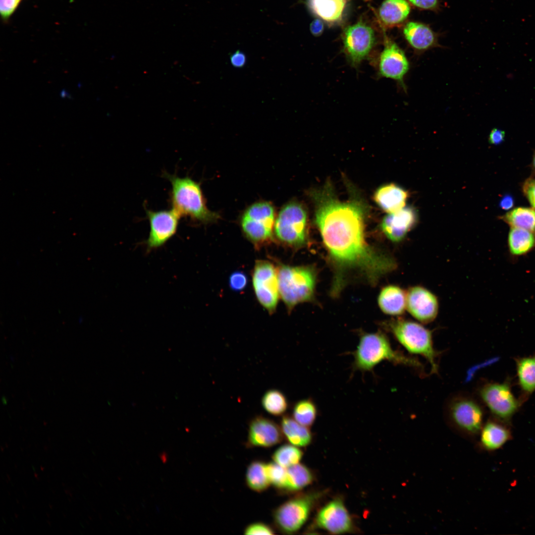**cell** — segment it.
I'll use <instances>...</instances> for the list:
<instances>
[{
    "mask_svg": "<svg viewBox=\"0 0 535 535\" xmlns=\"http://www.w3.org/2000/svg\"><path fill=\"white\" fill-rule=\"evenodd\" d=\"M355 194L347 201H341L329 182L313 191L315 222L337 266L357 269L374 283L395 268L396 264L391 257L376 251L368 244L365 235L368 207Z\"/></svg>",
    "mask_w": 535,
    "mask_h": 535,
    "instance_id": "obj_1",
    "label": "cell"
},
{
    "mask_svg": "<svg viewBox=\"0 0 535 535\" xmlns=\"http://www.w3.org/2000/svg\"><path fill=\"white\" fill-rule=\"evenodd\" d=\"M162 176L171 183L170 205L181 217L204 224L214 222L219 218L217 213L207 208L198 182L188 176L181 177L166 171Z\"/></svg>",
    "mask_w": 535,
    "mask_h": 535,
    "instance_id": "obj_2",
    "label": "cell"
},
{
    "mask_svg": "<svg viewBox=\"0 0 535 535\" xmlns=\"http://www.w3.org/2000/svg\"><path fill=\"white\" fill-rule=\"evenodd\" d=\"M353 355L354 369L363 372L372 371L384 361L411 367L422 366L418 360L394 350L387 338L379 332L362 335Z\"/></svg>",
    "mask_w": 535,
    "mask_h": 535,
    "instance_id": "obj_3",
    "label": "cell"
},
{
    "mask_svg": "<svg viewBox=\"0 0 535 535\" xmlns=\"http://www.w3.org/2000/svg\"><path fill=\"white\" fill-rule=\"evenodd\" d=\"M277 270L279 294L289 310L313 298L316 280L313 268L281 265Z\"/></svg>",
    "mask_w": 535,
    "mask_h": 535,
    "instance_id": "obj_4",
    "label": "cell"
},
{
    "mask_svg": "<svg viewBox=\"0 0 535 535\" xmlns=\"http://www.w3.org/2000/svg\"><path fill=\"white\" fill-rule=\"evenodd\" d=\"M389 326L396 339L408 352L425 357L431 365V372H437V353L433 347L429 330L418 322L402 319L394 321Z\"/></svg>",
    "mask_w": 535,
    "mask_h": 535,
    "instance_id": "obj_5",
    "label": "cell"
},
{
    "mask_svg": "<svg viewBox=\"0 0 535 535\" xmlns=\"http://www.w3.org/2000/svg\"><path fill=\"white\" fill-rule=\"evenodd\" d=\"M308 214L299 202L284 206L275 220L273 233L283 244L292 247L304 246L308 239Z\"/></svg>",
    "mask_w": 535,
    "mask_h": 535,
    "instance_id": "obj_6",
    "label": "cell"
},
{
    "mask_svg": "<svg viewBox=\"0 0 535 535\" xmlns=\"http://www.w3.org/2000/svg\"><path fill=\"white\" fill-rule=\"evenodd\" d=\"M275 216V210L270 203H255L247 208L241 216L242 231L255 245L268 242L272 238Z\"/></svg>",
    "mask_w": 535,
    "mask_h": 535,
    "instance_id": "obj_7",
    "label": "cell"
},
{
    "mask_svg": "<svg viewBox=\"0 0 535 535\" xmlns=\"http://www.w3.org/2000/svg\"><path fill=\"white\" fill-rule=\"evenodd\" d=\"M318 493L297 495L281 504L273 512L274 523L281 532L290 534L298 531L307 521Z\"/></svg>",
    "mask_w": 535,
    "mask_h": 535,
    "instance_id": "obj_8",
    "label": "cell"
},
{
    "mask_svg": "<svg viewBox=\"0 0 535 535\" xmlns=\"http://www.w3.org/2000/svg\"><path fill=\"white\" fill-rule=\"evenodd\" d=\"M252 282L258 301L269 313H272L276 309L279 294L278 270L269 262L258 261L255 265Z\"/></svg>",
    "mask_w": 535,
    "mask_h": 535,
    "instance_id": "obj_9",
    "label": "cell"
},
{
    "mask_svg": "<svg viewBox=\"0 0 535 535\" xmlns=\"http://www.w3.org/2000/svg\"><path fill=\"white\" fill-rule=\"evenodd\" d=\"M150 232L146 241L147 250L151 251L164 245L176 233L181 216L174 210L153 211L146 209Z\"/></svg>",
    "mask_w": 535,
    "mask_h": 535,
    "instance_id": "obj_10",
    "label": "cell"
},
{
    "mask_svg": "<svg viewBox=\"0 0 535 535\" xmlns=\"http://www.w3.org/2000/svg\"><path fill=\"white\" fill-rule=\"evenodd\" d=\"M375 41L372 28L358 22L346 28L343 37L344 48L352 65L357 66L371 52Z\"/></svg>",
    "mask_w": 535,
    "mask_h": 535,
    "instance_id": "obj_11",
    "label": "cell"
},
{
    "mask_svg": "<svg viewBox=\"0 0 535 535\" xmlns=\"http://www.w3.org/2000/svg\"><path fill=\"white\" fill-rule=\"evenodd\" d=\"M410 68V63L404 51L394 42H386L379 59V75L395 81L406 91L404 80Z\"/></svg>",
    "mask_w": 535,
    "mask_h": 535,
    "instance_id": "obj_12",
    "label": "cell"
},
{
    "mask_svg": "<svg viewBox=\"0 0 535 535\" xmlns=\"http://www.w3.org/2000/svg\"><path fill=\"white\" fill-rule=\"evenodd\" d=\"M439 304L436 296L421 286H414L406 292V310L417 320L428 323L435 320Z\"/></svg>",
    "mask_w": 535,
    "mask_h": 535,
    "instance_id": "obj_13",
    "label": "cell"
},
{
    "mask_svg": "<svg viewBox=\"0 0 535 535\" xmlns=\"http://www.w3.org/2000/svg\"><path fill=\"white\" fill-rule=\"evenodd\" d=\"M481 395L491 411L501 418H509L518 408V402L506 384H487L481 390Z\"/></svg>",
    "mask_w": 535,
    "mask_h": 535,
    "instance_id": "obj_14",
    "label": "cell"
},
{
    "mask_svg": "<svg viewBox=\"0 0 535 535\" xmlns=\"http://www.w3.org/2000/svg\"><path fill=\"white\" fill-rule=\"evenodd\" d=\"M316 521L318 527L335 534L348 532L352 528L351 517L340 499L324 506L318 512Z\"/></svg>",
    "mask_w": 535,
    "mask_h": 535,
    "instance_id": "obj_15",
    "label": "cell"
},
{
    "mask_svg": "<svg viewBox=\"0 0 535 535\" xmlns=\"http://www.w3.org/2000/svg\"><path fill=\"white\" fill-rule=\"evenodd\" d=\"M283 436L281 428L274 422L258 416L250 422L247 445L250 447H269L282 441Z\"/></svg>",
    "mask_w": 535,
    "mask_h": 535,
    "instance_id": "obj_16",
    "label": "cell"
},
{
    "mask_svg": "<svg viewBox=\"0 0 535 535\" xmlns=\"http://www.w3.org/2000/svg\"><path fill=\"white\" fill-rule=\"evenodd\" d=\"M417 214L410 207H404L395 213L388 214L383 218L381 228L386 236L392 242L402 240L415 225Z\"/></svg>",
    "mask_w": 535,
    "mask_h": 535,
    "instance_id": "obj_17",
    "label": "cell"
},
{
    "mask_svg": "<svg viewBox=\"0 0 535 535\" xmlns=\"http://www.w3.org/2000/svg\"><path fill=\"white\" fill-rule=\"evenodd\" d=\"M452 418L461 428L471 432L478 431L482 426V413L479 406L472 400H458L450 409Z\"/></svg>",
    "mask_w": 535,
    "mask_h": 535,
    "instance_id": "obj_18",
    "label": "cell"
},
{
    "mask_svg": "<svg viewBox=\"0 0 535 535\" xmlns=\"http://www.w3.org/2000/svg\"><path fill=\"white\" fill-rule=\"evenodd\" d=\"M408 197L407 191L393 183L379 187L374 195L377 205L388 214L395 213L404 208Z\"/></svg>",
    "mask_w": 535,
    "mask_h": 535,
    "instance_id": "obj_19",
    "label": "cell"
},
{
    "mask_svg": "<svg viewBox=\"0 0 535 535\" xmlns=\"http://www.w3.org/2000/svg\"><path fill=\"white\" fill-rule=\"evenodd\" d=\"M403 33L408 44L418 52H424L435 45L434 33L428 27L422 23H407Z\"/></svg>",
    "mask_w": 535,
    "mask_h": 535,
    "instance_id": "obj_20",
    "label": "cell"
},
{
    "mask_svg": "<svg viewBox=\"0 0 535 535\" xmlns=\"http://www.w3.org/2000/svg\"><path fill=\"white\" fill-rule=\"evenodd\" d=\"M378 303L384 313L393 316L401 315L406 310V292L396 285L386 286L381 290Z\"/></svg>",
    "mask_w": 535,
    "mask_h": 535,
    "instance_id": "obj_21",
    "label": "cell"
},
{
    "mask_svg": "<svg viewBox=\"0 0 535 535\" xmlns=\"http://www.w3.org/2000/svg\"><path fill=\"white\" fill-rule=\"evenodd\" d=\"M509 254L512 258L524 256L535 249V232L510 227L507 237Z\"/></svg>",
    "mask_w": 535,
    "mask_h": 535,
    "instance_id": "obj_22",
    "label": "cell"
},
{
    "mask_svg": "<svg viewBox=\"0 0 535 535\" xmlns=\"http://www.w3.org/2000/svg\"><path fill=\"white\" fill-rule=\"evenodd\" d=\"M410 11V6L405 0H385L379 8V15L384 24L393 25L403 22Z\"/></svg>",
    "mask_w": 535,
    "mask_h": 535,
    "instance_id": "obj_23",
    "label": "cell"
},
{
    "mask_svg": "<svg viewBox=\"0 0 535 535\" xmlns=\"http://www.w3.org/2000/svg\"><path fill=\"white\" fill-rule=\"evenodd\" d=\"M281 428L283 434L292 445L305 446L311 441V433L307 427L300 424L289 416L282 417Z\"/></svg>",
    "mask_w": 535,
    "mask_h": 535,
    "instance_id": "obj_24",
    "label": "cell"
},
{
    "mask_svg": "<svg viewBox=\"0 0 535 535\" xmlns=\"http://www.w3.org/2000/svg\"><path fill=\"white\" fill-rule=\"evenodd\" d=\"M345 4V0H308L312 11L323 20L333 22L339 19Z\"/></svg>",
    "mask_w": 535,
    "mask_h": 535,
    "instance_id": "obj_25",
    "label": "cell"
},
{
    "mask_svg": "<svg viewBox=\"0 0 535 535\" xmlns=\"http://www.w3.org/2000/svg\"><path fill=\"white\" fill-rule=\"evenodd\" d=\"M499 218L510 227L535 232V209L533 208L517 207Z\"/></svg>",
    "mask_w": 535,
    "mask_h": 535,
    "instance_id": "obj_26",
    "label": "cell"
},
{
    "mask_svg": "<svg viewBox=\"0 0 535 535\" xmlns=\"http://www.w3.org/2000/svg\"><path fill=\"white\" fill-rule=\"evenodd\" d=\"M246 481L249 487L255 491L262 492L267 489L270 483L266 464L257 460L251 463L247 469Z\"/></svg>",
    "mask_w": 535,
    "mask_h": 535,
    "instance_id": "obj_27",
    "label": "cell"
},
{
    "mask_svg": "<svg viewBox=\"0 0 535 535\" xmlns=\"http://www.w3.org/2000/svg\"><path fill=\"white\" fill-rule=\"evenodd\" d=\"M509 436V432L506 428L496 423L489 422L482 430L481 441L485 448L493 450L502 446Z\"/></svg>",
    "mask_w": 535,
    "mask_h": 535,
    "instance_id": "obj_28",
    "label": "cell"
},
{
    "mask_svg": "<svg viewBox=\"0 0 535 535\" xmlns=\"http://www.w3.org/2000/svg\"><path fill=\"white\" fill-rule=\"evenodd\" d=\"M313 475L305 466L296 464L287 468V483L285 491H296L309 485Z\"/></svg>",
    "mask_w": 535,
    "mask_h": 535,
    "instance_id": "obj_29",
    "label": "cell"
},
{
    "mask_svg": "<svg viewBox=\"0 0 535 535\" xmlns=\"http://www.w3.org/2000/svg\"><path fill=\"white\" fill-rule=\"evenodd\" d=\"M519 382L526 392L535 390V357L522 358L517 363Z\"/></svg>",
    "mask_w": 535,
    "mask_h": 535,
    "instance_id": "obj_30",
    "label": "cell"
},
{
    "mask_svg": "<svg viewBox=\"0 0 535 535\" xmlns=\"http://www.w3.org/2000/svg\"><path fill=\"white\" fill-rule=\"evenodd\" d=\"M317 408L313 400L307 399L297 402L294 406L293 417L300 424L309 427L315 422L317 416Z\"/></svg>",
    "mask_w": 535,
    "mask_h": 535,
    "instance_id": "obj_31",
    "label": "cell"
},
{
    "mask_svg": "<svg viewBox=\"0 0 535 535\" xmlns=\"http://www.w3.org/2000/svg\"><path fill=\"white\" fill-rule=\"evenodd\" d=\"M262 403L265 410L274 416L282 415L288 407L286 397L281 392L276 389L267 391L262 398Z\"/></svg>",
    "mask_w": 535,
    "mask_h": 535,
    "instance_id": "obj_32",
    "label": "cell"
},
{
    "mask_svg": "<svg viewBox=\"0 0 535 535\" xmlns=\"http://www.w3.org/2000/svg\"><path fill=\"white\" fill-rule=\"evenodd\" d=\"M302 451L294 445L284 444L273 453L274 462L285 468L298 464L302 458Z\"/></svg>",
    "mask_w": 535,
    "mask_h": 535,
    "instance_id": "obj_33",
    "label": "cell"
},
{
    "mask_svg": "<svg viewBox=\"0 0 535 535\" xmlns=\"http://www.w3.org/2000/svg\"><path fill=\"white\" fill-rule=\"evenodd\" d=\"M268 477L270 484L279 490L285 491L287 483V468L275 462L266 464Z\"/></svg>",
    "mask_w": 535,
    "mask_h": 535,
    "instance_id": "obj_34",
    "label": "cell"
},
{
    "mask_svg": "<svg viewBox=\"0 0 535 535\" xmlns=\"http://www.w3.org/2000/svg\"><path fill=\"white\" fill-rule=\"evenodd\" d=\"M247 277L242 271H237L232 273L229 277V285L234 291H239L244 289L247 284Z\"/></svg>",
    "mask_w": 535,
    "mask_h": 535,
    "instance_id": "obj_35",
    "label": "cell"
},
{
    "mask_svg": "<svg viewBox=\"0 0 535 535\" xmlns=\"http://www.w3.org/2000/svg\"><path fill=\"white\" fill-rule=\"evenodd\" d=\"M274 531L269 526L263 523H254L248 526L244 530L245 535H273Z\"/></svg>",
    "mask_w": 535,
    "mask_h": 535,
    "instance_id": "obj_36",
    "label": "cell"
},
{
    "mask_svg": "<svg viewBox=\"0 0 535 535\" xmlns=\"http://www.w3.org/2000/svg\"><path fill=\"white\" fill-rule=\"evenodd\" d=\"M22 0H0V12L3 20H7Z\"/></svg>",
    "mask_w": 535,
    "mask_h": 535,
    "instance_id": "obj_37",
    "label": "cell"
},
{
    "mask_svg": "<svg viewBox=\"0 0 535 535\" xmlns=\"http://www.w3.org/2000/svg\"><path fill=\"white\" fill-rule=\"evenodd\" d=\"M522 190L532 208L535 209V178H527L523 183Z\"/></svg>",
    "mask_w": 535,
    "mask_h": 535,
    "instance_id": "obj_38",
    "label": "cell"
},
{
    "mask_svg": "<svg viewBox=\"0 0 535 535\" xmlns=\"http://www.w3.org/2000/svg\"><path fill=\"white\" fill-rule=\"evenodd\" d=\"M505 133L500 129L494 128L490 132L488 136V142L494 145H498L505 140Z\"/></svg>",
    "mask_w": 535,
    "mask_h": 535,
    "instance_id": "obj_39",
    "label": "cell"
},
{
    "mask_svg": "<svg viewBox=\"0 0 535 535\" xmlns=\"http://www.w3.org/2000/svg\"><path fill=\"white\" fill-rule=\"evenodd\" d=\"M230 61L235 67H242L246 62V55L243 52L237 50L230 55Z\"/></svg>",
    "mask_w": 535,
    "mask_h": 535,
    "instance_id": "obj_40",
    "label": "cell"
},
{
    "mask_svg": "<svg viewBox=\"0 0 535 535\" xmlns=\"http://www.w3.org/2000/svg\"><path fill=\"white\" fill-rule=\"evenodd\" d=\"M414 5L424 9H430L434 7L437 0H409Z\"/></svg>",
    "mask_w": 535,
    "mask_h": 535,
    "instance_id": "obj_41",
    "label": "cell"
},
{
    "mask_svg": "<svg viewBox=\"0 0 535 535\" xmlns=\"http://www.w3.org/2000/svg\"><path fill=\"white\" fill-rule=\"evenodd\" d=\"M514 205V198L510 194L505 195L499 202V207L503 210H510L513 207Z\"/></svg>",
    "mask_w": 535,
    "mask_h": 535,
    "instance_id": "obj_42",
    "label": "cell"
},
{
    "mask_svg": "<svg viewBox=\"0 0 535 535\" xmlns=\"http://www.w3.org/2000/svg\"><path fill=\"white\" fill-rule=\"evenodd\" d=\"M310 29L311 32L314 36H319L321 34L323 31V24L322 21L316 19L311 23Z\"/></svg>",
    "mask_w": 535,
    "mask_h": 535,
    "instance_id": "obj_43",
    "label": "cell"
},
{
    "mask_svg": "<svg viewBox=\"0 0 535 535\" xmlns=\"http://www.w3.org/2000/svg\"><path fill=\"white\" fill-rule=\"evenodd\" d=\"M532 168L533 170L535 172V152L533 156V159L532 161Z\"/></svg>",
    "mask_w": 535,
    "mask_h": 535,
    "instance_id": "obj_44",
    "label": "cell"
}]
</instances>
